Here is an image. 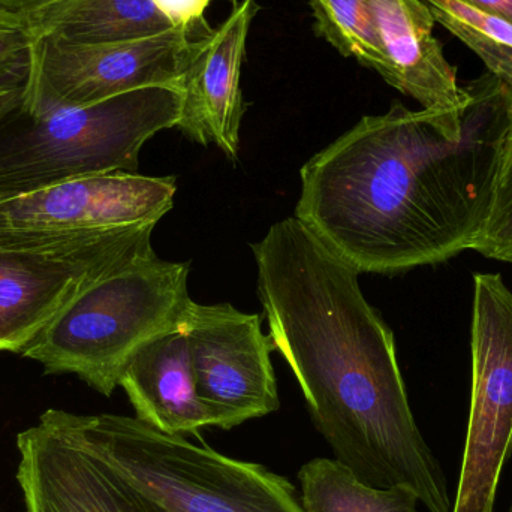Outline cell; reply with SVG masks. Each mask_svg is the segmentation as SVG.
Here are the masks:
<instances>
[{
	"instance_id": "obj_4",
	"label": "cell",
	"mask_w": 512,
	"mask_h": 512,
	"mask_svg": "<svg viewBox=\"0 0 512 512\" xmlns=\"http://www.w3.org/2000/svg\"><path fill=\"white\" fill-rule=\"evenodd\" d=\"M189 267L155 251L119 265L81 291L21 355L48 375L71 373L110 397L143 346L186 330L194 304Z\"/></svg>"
},
{
	"instance_id": "obj_24",
	"label": "cell",
	"mask_w": 512,
	"mask_h": 512,
	"mask_svg": "<svg viewBox=\"0 0 512 512\" xmlns=\"http://www.w3.org/2000/svg\"><path fill=\"white\" fill-rule=\"evenodd\" d=\"M23 98L24 89L0 92V123L21 107V104H23Z\"/></svg>"
},
{
	"instance_id": "obj_21",
	"label": "cell",
	"mask_w": 512,
	"mask_h": 512,
	"mask_svg": "<svg viewBox=\"0 0 512 512\" xmlns=\"http://www.w3.org/2000/svg\"><path fill=\"white\" fill-rule=\"evenodd\" d=\"M156 8L170 21L174 29L197 32L200 27L209 29L204 21V14L212 0H153Z\"/></svg>"
},
{
	"instance_id": "obj_6",
	"label": "cell",
	"mask_w": 512,
	"mask_h": 512,
	"mask_svg": "<svg viewBox=\"0 0 512 512\" xmlns=\"http://www.w3.org/2000/svg\"><path fill=\"white\" fill-rule=\"evenodd\" d=\"M471 355V411L451 512H495L512 454V292L501 274L474 276Z\"/></svg>"
},
{
	"instance_id": "obj_12",
	"label": "cell",
	"mask_w": 512,
	"mask_h": 512,
	"mask_svg": "<svg viewBox=\"0 0 512 512\" xmlns=\"http://www.w3.org/2000/svg\"><path fill=\"white\" fill-rule=\"evenodd\" d=\"M17 480L47 512H161L113 471L42 424L18 435Z\"/></svg>"
},
{
	"instance_id": "obj_15",
	"label": "cell",
	"mask_w": 512,
	"mask_h": 512,
	"mask_svg": "<svg viewBox=\"0 0 512 512\" xmlns=\"http://www.w3.org/2000/svg\"><path fill=\"white\" fill-rule=\"evenodd\" d=\"M33 38L68 44H117L174 29L153 0H57L24 18Z\"/></svg>"
},
{
	"instance_id": "obj_13",
	"label": "cell",
	"mask_w": 512,
	"mask_h": 512,
	"mask_svg": "<svg viewBox=\"0 0 512 512\" xmlns=\"http://www.w3.org/2000/svg\"><path fill=\"white\" fill-rule=\"evenodd\" d=\"M387 60L384 80L426 110H459L469 101L423 0H370Z\"/></svg>"
},
{
	"instance_id": "obj_20",
	"label": "cell",
	"mask_w": 512,
	"mask_h": 512,
	"mask_svg": "<svg viewBox=\"0 0 512 512\" xmlns=\"http://www.w3.org/2000/svg\"><path fill=\"white\" fill-rule=\"evenodd\" d=\"M33 36L24 21L0 15V92L26 89Z\"/></svg>"
},
{
	"instance_id": "obj_11",
	"label": "cell",
	"mask_w": 512,
	"mask_h": 512,
	"mask_svg": "<svg viewBox=\"0 0 512 512\" xmlns=\"http://www.w3.org/2000/svg\"><path fill=\"white\" fill-rule=\"evenodd\" d=\"M258 11L256 0H243L218 29L201 35L180 83L182 111L176 128L201 146L215 144L231 161L239 156L246 111L240 77Z\"/></svg>"
},
{
	"instance_id": "obj_8",
	"label": "cell",
	"mask_w": 512,
	"mask_h": 512,
	"mask_svg": "<svg viewBox=\"0 0 512 512\" xmlns=\"http://www.w3.org/2000/svg\"><path fill=\"white\" fill-rule=\"evenodd\" d=\"M194 33L171 29L117 44L77 45L33 38L32 68L18 110L39 117L86 107L152 86H176L194 53Z\"/></svg>"
},
{
	"instance_id": "obj_7",
	"label": "cell",
	"mask_w": 512,
	"mask_h": 512,
	"mask_svg": "<svg viewBox=\"0 0 512 512\" xmlns=\"http://www.w3.org/2000/svg\"><path fill=\"white\" fill-rule=\"evenodd\" d=\"M176 177L99 174L0 198V251L62 248L134 225L158 224L174 207Z\"/></svg>"
},
{
	"instance_id": "obj_9",
	"label": "cell",
	"mask_w": 512,
	"mask_h": 512,
	"mask_svg": "<svg viewBox=\"0 0 512 512\" xmlns=\"http://www.w3.org/2000/svg\"><path fill=\"white\" fill-rule=\"evenodd\" d=\"M155 225H134L62 248L0 251V352L21 354L87 286L153 252Z\"/></svg>"
},
{
	"instance_id": "obj_14",
	"label": "cell",
	"mask_w": 512,
	"mask_h": 512,
	"mask_svg": "<svg viewBox=\"0 0 512 512\" xmlns=\"http://www.w3.org/2000/svg\"><path fill=\"white\" fill-rule=\"evenodd\" d=\"M119 387L128 394L138 420L168 435H197L210 426L198 399L186 330L156 337L134 355Z\"/></svg>"
},
{
	"instance_id": "obj_27",
	"label": "cell",
	"mask_w": 512,
	"mask_h": 512,
	"mask_svg": "<svg viewBox=\"0 0 512 512\" xmlns=\"http://www.w3.org/2000/svg\"><path fill=\"white\" fill-rule=\"evenodd\" d=\"M511 512H512V507H511Z\"/></svg>"
},
{
	"instance_id": "obj_22",
	"label": "cell",
	"mask_w": 512,
	"mask_h": 512,
	"mask_svg": "<svg viewBox=\"0 0 512 512\" xmlns=\"http://www.w3.org/2000/svg\"><path fill=\"white\" fill-rule=\"evenodd\" d=\"M54 2L57 0H0V15L23 21L33 12Z\"/></svg>"
},
{
	"instance_id": "obj_10",
	"label": "cell",
	"mask_w": 512,
	"mask_h": 512,
	"mask_svg": "<svg viewBox=\"0 0 512 512\" xmlns=\"http://www.w3.org/2000/svg\"><path fill=\"white\" fill-rule=\"evenodd\" d=\"M198 399L210 426L231 430L279 411L270 334L261 315L228 303L192 304L186 324Z\"/></svg>"
},
{
	"instance_id": "obj_17",
	"label": "cell",
	"mask_w": 512,
	"mask_h": 512,
	"mask_svg": "<svg viewBox=\"0 0 512 512\" xmlns=\"http://www.w3.org/2000/svg\"><path fill=\"white\" fill-rule=\"evenodd\" d=\"M315 17V32L342 56L387 74V60L370 0H307Z\"/></svg>"
},
{
	"instance_id": "obj_3",
	"label": "cell",
	"mask_w": 512,
	"mask_h": 512,
	"mask_svg": "<svg viewBox=\"0 0 512 512\" xmlns=\"http://www.w3.org/2000/svg\"><path fill=\"white\" fill-rule=\"evenodd\" d=\"M39 424L107 466L161 512H306L282 475L137 417L48 409Z\"/></svg>"
},
{
	"instance_id": "obj_23",
	"label": "cell",
	"mask_w": 512,
	"mask_h": 512,
	"mask_svg": "<svg viewBox=\"0 0 512 512\" xmlns=\"http://www.w3.org/2000/svg\"><path fill=\"white\" fill-rule=\"evenodd\" d=\"M460 2L512 24V0H460Z\"/></svg>"
},
{
	"instance_id": "obj_19",
	"label": "cell",
	"mask_w": 512,
	"mask_h": 512,
	"mask_svg": "<svg viewBox=\"0 0 512 512\" xmlns=\"http://www.w3.org/2000/svg\"><path fill=\"white\" fill-rule=\"evenodd\" d=\"M472 251L512 264V125L502 149L489 213Z\"/></svg>"
},
{
	"instance_id": "obj_26",
	"label": "cell",
	"mask_w": 512,
	"mask_h": 512,
	"mask_svg": "<svg viewBox=\"0 0 512 512\" xmlns=\"http://www.w3.org/2000/svg\"><path fill=\"white\" fill-rule=\"evenodd\" d=\"M231 2L237 3V0H231Z\"/></svg>"
},
{
	"instance_id": "obj_16",
	"label": "cell",
	"mask_w": 512,
	"mask_h": 512,
	"mask_svg": "<svg viewBox=\"0 0 512 512\" xmlns=\"http://www.w3.org/2000/svg\"><path fill=\"white\" fill-rule=\"evenodd\" d=\"M306 512H418L420 499L406 487L370 486L337 459L310 460L298 471Z\"/></svg>"
},
{
	"instance_id": "obj_1",
	"label": "cell",
	"mask_w": 512,
	"mask_h": 512,
	"mask_svg": "<svg viewBox=\"0 0 512 512\" xmlns=\"http://www.w3.org/2000/svg\"><path fill=\"white\" fill-rule=\"evenodd\" d=\"M459 110L393 104L300 171L294 218L358 274L442 264L474 246L492 203L512 92L486 72Z\"/></svg>"
},
{
	"instance_id": "obj_5",
	"label": "cell",
	"mask_w": 512,
	"mask_h": 512,
	"mask_svg": "<svg viewBox=\"0 0 512 512\" xmlns=\"http://www.w3.org/2000/svg\"><path fill=\"white\" fill-rule=\"evenodd\" d=\"M180 111L176 86L144 87L39 117L14 111L0 123V198L81 177L138 174L144 144L176 128Z\"/></svg>"
},
{
	"instance_id": "obj_18",
	"label": "cell",
	"mask_w": 512,
	"mask_h": 512,
	"mask_svg": "<svg viewBox=\"0 0 512 512\" xmlns=\"http://www.w3.org/2000/svg\"><path fill=\"white\" fill-rule=\"evenodd\" d=\"M436 23L483 60L490 74L512 92V24L460 0H423Z\"/></svg>"
},
{
	"instance_id": "obj_25",
	"label": "cell",
	"mask_w": 512,
	"mask_h": 512,
	"mask_svg": "<svg viewBox=\"0 0 512 512\" xmlns=\"http://www.w3.org/2000/svg\"><path fill=\"white\" fill-rule=\"evenodd\" d=\"M24 495V504H26V512H47L39 502L38 496L29 489V487H21Z\"/></svg>"
},
{
	"instance_id": "obj_2",
	"label": "cell",
	"mask_w": 512,
	"mask_h": 512,
	"mask_svg": "<svg viewBox=\"0 0 512 512\" xmlns=\"http://www.w3.org/2000/svg\"><path fill=\"white\" fill-rule=\"evenodd\" d=\"M258 297L276 351L303 391L334 459L370 486L406 487L429 512H451L441 463L409 405L391 328L358 273L297 218L252 243Z\"/></svg>"
}]
</instances>
